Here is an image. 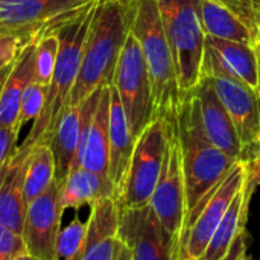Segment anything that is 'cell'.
I'll list each match as a JSON object with an SVG mask.
<instances>
[{"label": "cell", "instance_id": "obj_19", "mask_svg": "<svg viewBox=\"0 0 260 260\" xmlns=\"http://www.w3.org/2000/svg\"><path fill=\"white\" fill-rule=\"evenodd\" d=\"M85 117V101L75 105H67L52 128L47 143L55 158V178L62 183L72 166L75 165L82 123Z\"/></svg>", "mask_w": 260, "mask_h": 260}, {"label": "cell", "instance_id": "obj_2", "mask_svg": "<svg viewBox=\"0 0 260 260\" xmlns=\"http://www.w3.org/2000/svg\"><path fill=\"white\" fill-rule=\"evenodd\" d=\"M175 134L181 149L187 216L238 160L219 151L206 136L193 91L181 99L175 117Z\"/></svg>", "mask_w": 260, "mask_h": 260}, {"label": "cell", "instance_id": "obj_23", "mask_svg": "<svg viewBox=\"0 0 260 260\" xmlns=\"http://www.w3.org/2000/svg\"><path fill=\"white\" fill-rule=\"evenodd\" d=\"M200 12L204 34L207 37L256 44L257 37L233 12L212 0H200Z\"/></svg>", "mask_w": 260, "mask_h": 260}, {"label": "cell", "instance_id": "obj_35", "mask_svg": "<svg viewBox=\"0 0 260 260\" xmlns=\"http://www.w3.org/2000/svg\"><path fill=\"white\" fill-rule=\"evenodd\" d=\"M248 165L251 166V169L257 174V177L260 178V155L256 158V160H254V161H250Z\"/></svg>", "mask_w": 260, "mask_h": 260}, {"label": "cell", "instance_id": "obj_33", "mask_svg": "<svg viewBox=\"0 0 260 260\" xmlns=\"http://www.w3.org/2000/svg\"><path fill=\"white\" fill-rule=\"evenodd\" d=\"M120 242H122V241H120ZM114 260H131V253H129V250L123 245V242L120 244L119 251H117V254H116Z\"/></svg>", "mask_w": 260, "mask_h": 260}, {"label": "cell", "instance_id": "obj_25", "mask_svg": "<svg viewBox=\"0 0 260 260\" xmlns=\"http://www.w3.org/2000/svg\"><path fill=\"white\" fill-rule=\"evenodd\" d=\"M87 235V222H82L78 215L59 230L56 239V260H81Z\"/></svg>", "mask_w": 260, "mask_h": 260}, {"label": "cell", "instance_id": "obj_32", "mask_svg": "<svg viewBox=\"0 0 260 260\" xmlns=\"http://www.w3.org/2000/svg\"><path fill=\"white\" fill-rule=\"evenodd\" d=\"M245 253H247V232L241 233L235 239L233 245L230 247V251L227 253V256L224 259L221 260H241Z\"/></svg>", "mask_w": 260, "mask_h": 260}, {"label": "cell", "instance_id": "obj_4", "mask_svg": "<svg viewBox=\"0 0 260 260\" xmlns=\"http://www.w3.org/2000/svg\"><path fill=\"white\" fill-rule=\"evenodd\" d=\"M96 6L98 0L90 3L85 9H82L78 15H75L70 21L56 30L59 38V49L55 70L47 87L44 110L41 116L34 120L27 137L20 146L34 148L38 143H47L52 128L55 126L64 108L69 105L70 94L79 73L84 44L96 14Z\"/></svg>", "mask_w": 260, "mask_h": 260}, {"label": "cell", "instance_id": "obj_15", "mask_svg": "<svg viewBox=\"0 0 260 260\" xmlns=\"http://www.w3.org/2000/svg\"><path fill=\"white\" fill-rule=\"evenodd\" d=\"M224 75L259 91L260 67L256 44L206 35L201 76Z\"/></svg>", "mask_w": 260, "mask_h": 260}, {"label": "cell", "instance_id": "obj_16", "mask_svg": "<svg viewBox=\"0 0 260 260\" xmlns=\"http://www.w3.org/2000/svg\"><path fill=\"white\" fill-rule=\"evenodd\" d=\"M193 93L198 101L201 123L209 140L229 157L242 160V146L235 125L218 98L210 79L207 76H201Z\"/></svg>", "mask_w": 260, "mask_h": 260}, {"label": "cell", "instance_id": "obj_39", "mask_svg": "<svg viewBox=\"0 0 260 260\" xmlns=\"http://www.w3.org/2000/svg\"><path fill=\"white\" fill-rule=\"evenodd\" d=\"M259 34H260V21H259ZM257 38H259V37H257Z\"/></svg>", "mask_w": 260, "mask_h": 260}, {"label": "cell", "instance_id": "obj_31", "mask_svg": "<svg viewBox=\"0 0 260 260\" xmlns=\"http://www.w3.org/2000/svg\"><path fill=\"white\" fill-rule=\"evenodd\" d=\"M20 131L12 128H0V168L15 152Z\"/></svg>", "mask_w": 260, "mask_h": 260}, {"label": "cell", "instance_id": "obj_36", "mask_svg": "<svg viewBox=\"0 0 260 260\" xmlns=\"http://www.w3.org/2000/svg\"><path fill=\"white\" fill-rule=\"evenodd\" d=\"M14 260H43V259H38V257H35V256H32V254H29V253H23V254H20L18 257H15Z\"/></svg>", "mask_w": 260, "mask_h": 260}, {"label": "cell", "instance_id": "obj_12", "mask_svg": "<svg viewBox=\"0 0 260 260\" xmlns=\"http://www.w3.org/2000/svg\"><path fill=\"white\" fill-rule=\"evenodd\" d=\"M149 207L158 218L163 229L180 244L186 219V187L181 149L175 134V125L168 142L158 181L149 200Z\"/></svg>", "mask_w": 260, "mask_h": 260}, {"label": "cell", "instance_id": "obj_37", "mask_svg": "<svg viewBox=\"0 0 260 260\" xmlns=\"http://www.w3.org/2000/svg\"><path fill=\"white\" fill-rule=\"evenodd\" d=\"M256 50H257V56H259V67H260V34L257 41H256ZM259 93H260V87H259Z\"/></svg>", "mask_w": 260, "mask_h": 260}, {"label": "cell", "instance_id": "obj_17", "mask_svg": "<svg viewBox=\"0 0 260 260\" xmlns=\"http://www.w3.org/2000/svg\"><path fill=\"white\" fill-rule=\"evenodd\" d=\"M32 148L17 146L15 152L0 168V224L21 235L26 201L24 175Z\"/></svg>", "mask_w": 260, "mask_h": 260}, {"label": "cell", "instance_id": "obj_21", "mask_svg": "<svg viewBox=\"0 0 260 260\" xmlns=\"http://www.w3.org/2000/svg\"><path fill=\"white\" fill-rule=\"evenodd\" d=\"M59 184V209L62 215L67 209L79 210L105 198H116V187L107 175L81 166H72Z\"/></svg>", "mask_w": 260, "mask_h": 260}, {"label": "cell", "instance_id": "obj_38", "mask_svg": "<svg viewBox=\"0 0 260 260\" xmlns=\"http://www.w3.org/2000/svg\"><path fill=\"white\" fill-rule=\"evenodd\" d=\"M241 260H256V259H254V257H251V256H248V254L245 253V254L242 256V259Z\"/></svg>", "mask_w": 260, "mask_h": 260}, {"label": "cell", "instance_id": "obj_13", "mask_svg": "<svg viewBox=\"0 0 260 260\" xmlns=\"http://www.w3.org/2000/svg\"><path fill=\"white\" fill-rule=\"evenodd\" d=\"M61 184L55 178L49 187L27 203L23 222L26 253L43 260H56V239L61 230L62 212L59 209Z\"/></svg>", "mask_w": 260, "mask_h": 260}, {"label": "cell", "instance_id": "obj_34", "mask_svg": "<svg viewBox=\"0 0 260 260\" xmlns=\"http://www.w3.org/2000/svg\"><path fill=\"white\" fill-rule=\"evenodd\" d=\"M12 64H14V62H12ZM12 64H9V66L0 69V91H2V87H3V84H5V81H6V78H8L9 72H11V69H12Z\"/></svg>", "mask_w": 260, "mask_h": 260}, {"label": "cell", "instance_id": "obj_30", "mask_svg": "<svg viewBox=\"0 0 260 260\" xmlns=\"http://www.w3.org/2000/svg\"><path fill=\"white\" fill-rule=\"evenodd\" d=\"M24 46L27 44H24L20 38L0 34V69L12 64L20 55V52L24 49Z\"/></svg>", "mask_w": 260, "mask_h": 260}, {"label": "cell", "instance_id": "obj_28", "mask_svg": "<svg viewBox=\"0 0 260 260\" xmlns=\"http://www.w3.org/2000/svg\"><path fill=\"white\" fill-rule=\"evenodd\" d=\"M230 12H233L238 18H241L256 37H259V21H260V0H212Z\"/></svg>", "mask_w": 260, "mask_h": 260}, {"label": "cell", "instance_id": "obj_22", "mask_svg": "<svg viewBox=\"0 0 260 260\" xmlns=\"http://www.w3.org/2000/svg\"><path fill=\"white\" fill-rule=\"evenodd\" d=\"M35 43L24 46L2 87L0 91V128H12L21 131L18 126L21 98L27 85L35 76Z\"/></svg>", "mask_w": 260, "mask_h": 260}, {"label": "cell", "instance_id": "obj_24", "mask_svg": "<svg viewBox=\"0 0 260 260\" xmlns=\"http://www.w3.org/2000/svg\"><path fill=\"white\" fill-rule=\"evenodd\" d=\"M55 180V158L49 143L43 142L30 149L24 175L26 204L41 195Z\"/></svg>", "mask_w": 260, "mask_h": 260}, {"label": "cell", "instance_id": "obj_26", "mask_svg": "<svg viewBox=\"0 0 260 260\" xmlns=\"http://www.w3.org/2000/svg\"><path fill=\"white\" fill-rule=\"evenodd\" d=\"M58 49H59V38L55 34H47L41 37L35 43V76L34 81L47 85L52 79L55 64H56V56H58Z\"/></svg>", "mask_w": 260, "mask_h": 260}, {"label": "cell", "instance_id": "obj_8", "mask_svg": "<svg viewBox=\"0 0 260 260\" xmlns=\"http://www.w3.org/2000/svg\"><path fill=\"white\" fill-rule=\"evenodd\" d=\"M94 0H0V34L37 43L55 34Z\"/></svg>", "mask_w": 260, "mask_h": 260}, {"label": "cell", "instance_id": "obj_3", "mask_svg": "<svg viewBox=\"0 0 260 260\" xmlns=\"http://www.w3.org/2000/svg\"><path fill=\"white\" fill-rule=\"evenodd\" d=\"M131 32L140 44L146 64L152 91L154 119L160 117L169 123H175L183 96L157 0H134Z\"/></svg>", "mask_w": 260, "mask_h": 260}, {"label": "cell", "instance_id": "obj_5", "mask_svg": "<svg viewBox=\"0 0 260 260\" xmlns=\"http://www.w3.org/2000/svg\"><path fill=\"white\" fill-rule=\"evenodd\" d=\"M165 34L174 56L181 96L195 90L201 79L206 34L200 0H157Z\"/></svg>", "mask_w": 260, "mask_h": 260}, {"label": "cell", "instance_id": "obj_7", "mask_svg": "<svg viewBox=\"0 0 260 260\" xmlns=\"http://www.w3.org/2000/svg\"><path fill=\"white\" fill-rule=\"evenodd\" d=\"M248 174V163L238 160L227 175L201 200L195 210L186 216L180 239L178 259H203L212 236L215 235L233 198L245 184Z\"/></svg>", "mask_w": 260, "mask_h": 260}, {"label": "cell", "instance_id": "obj_14", "mask_svg": "<svg viewBox=\"0 0 260 260\" xmlns=\"http://www.w3.org/2000/svg\"><path fill=\"white\" fill-rule=\"evenodd\" d=\"M84 101L85 117L82 123L79 149L73 166H81L108 177L110 85L98 88Z\"/></svg>", "mask_w": 260, "mask_h": 260}, {"label": "cell", "instance_id": "obj_27", "mask_svg": "<svg viewBox=\"0 0 260 260\" xmlns=\"http://www.w3.org/2000/svg\"><path fill=\"white\" fill-rule=\"evenodd\" d=\"M46 94H47V85H43L37 81H32L27 85L20 105V116H18L20 128H23V125L27 122L37 120L41 116L44 110Z\"/></svg>", "mask_w": 260, "mask_h": 260}, {"label": "cell", "instance_id": "obj_20", "mask_svg": "<svg viewBox=\"0 0 260 260\" xmlns=\"http://www.w3.org/2000/svg\"><path fill=\"white\" fill-rule=\"evenodd\" d=\"M108 140H110V157H108V177L116 187V198L123 184L129 160L133 155L136 139L128 125L126 114L122 102L110 85V114H108Z\"/></svg>", "mask_w": 260, "mask_h": 260}, {"label": "cell", "instance_id": "obj_10", "mask_svg": "<svg viewBox=\"0 0 260 260\" xmlns=\"http://www.w3.org/2000/svg\"><path fill=\"white\" fill-rule=\"evenodd\" d=\"M129 250L131 260H180V244L160 224L148 206L119 209L116 235Z\"/></svg>", "mask_w": 260, "mask_h": 260}, {"label": "cell", "instance_id": "obj_9", "mask_svg": "<svg viewBox=\"0 0 260 260\" xmlns=\"http://www.w3.org/2000/svg\"><path fill=\"white\" fill-rule=\"evenodd\" d=\"M111 85L122 102L133 137L137 139L154 119V105L146 64L133 32H129L117 58Z\"/></svg>", "mask_w": 260, "mask_h": 260}, {"label": "cell", "instance_id": "obj_18", "mask_svg": "<svg viewBox=\"0 0 260 260\" xmlns=\"http://www.w3.org/2000/svg\"><path fill=\"white\" fill-rule=\"evenodd\" d=\"M250 168L248 178L242 189L238 192V195L233 198L232 204L229 206L222 221L219 222L215 235L212 236L207 250L201 260H221L227 256L230 251V247L233 245L235 239L245 232V225L248 221L250 213V201L253 198V193L256 187L260 184V178L257 174Z\"/></svg>", "mask_w": 260, "mask_h": 260}, {"label": "cell", "instance_id": "obj_29", "mask_svg": "<svg viewBox=\"0 0 260 260\" xmlns=\"http://www.w3.org/2000/svg\"><path fill=\"white\" fill-rule=\"evenodd\" d=\"M26 253L23 236L0 224V260H14Z\"/></svg>", "mask_w": 260, "mask_h": 260}, {"label": "cell", "instance_id": "obj_6", "mask_svg": "<svg viewBox=\"0 0 260 260\" xmlns=\"http://www.w3.org/2000/svg\"><path fill=\"white\" fill-rule=\"evenodd\" d=\"M174 125L155 117L136 139L129 166L116 198L119 209H136L149 204L161 172Z\"/></svg>", "mask_w": 260, "mask_h": 260}, {"label": "cell", "instance_id": "obj_11", "mask_svg": "<svg viewBox=\"0 0 260 260\" xmlns=\"http://www.w3.org/2000/svg\"><path fill=\"white\" fill-rule=\"evenodd\" d=\"M207 78L235 125L242 146V161H254L260 155V93L224 75Z\"/></svg>", "mask_w": 260, "mask_h": 260}, {"label": "cell", "instance_id": "obj_1", "mask_svg": "<svg viewBox=\"0 0 260 260\" xmlns=\"http://www.w3.org/2000/svg\"><path fill=\"white\" fill-rule=\"evenodd\" d=\"M133 5L134 0H98L69 105L81 104L98 88L111 85L117 58L131 32Z\"/></svg>", "mask_w": 260, "mask_h": 260}]
</instances>
